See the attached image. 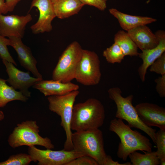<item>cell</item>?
<instances>
[{"label":"cell","mask_w":165,"mask_h":165,"mask_svg":"<svg viewBox=\"0 0 165 165\" xmlns=\"http://www.w3.org/2000/svg\"><path fill=\"white\" fill-rule=\"evenodd\" d=\"M72 141L74 151L92 158L99 165H104L107 155L103 133L99 128L75 131L72 133Z\"/></svg>","instance_id":"3957f363"},{"label":"cell","mask_w":165,"mask_h":165,"mask_svg":"<svg viewBox=\"0 0 165 165\" xmlns=\"http://www.w3.org/2000/svg\"><path fill=\"white\" fill-rule=\"evenodd\" d=\"M4 116L3 112L2 111H0V121L3 120L4 119Z\"/></svg>","instance_id":"836d02e7"},{"label":"cell","mask_w":165,"mask_h":165,"mask_svg":"<svg viewBox=\"0 0 165 165\" xmlns=\"http://www.w3.org/2000/svg\"><path fill=\"white\" fill-rule=\"evenodd\" d=\"M6 82V80L0 78V108L4 107L12 101H27L28 97L20 91H17L12 86H8Z\"/></svg>","instance_id":"ffe728a7"},{"label":"cell","mask_w":165,"mask_h":165,"mask_svg":"<svg viewBox=\"0 0 165 165\" xmlns=\"http://www.w3.org/2000/svg\"><path fill=\"white\" fill-rule=\"evenodd\" d=\"M79 93V91L76 90L63 95L50 96L47 97L50 110L61 117V126L66 136L63 149L67 151L73 150L71 124L74 102Z\"/></svg>","instance_id":"5b68a950"},{"label":"cell","mask_w":165,"mask_h":165,"mask_svg":"<svg viewBox=\"0 0 165 165\" xmlns=\"http://www.w3.org/2000/svg\"><path fill=\"white\" fill-rule=\"evenodd\" d=\"M109 11L118 20L122 28L127 31L139 26L147 25L157 20L156 19L149 17L128 14L115 8L110 9Z\"/></svg>","instance_id":"ac0fdd59"},{"label":"cell","mask_w":165,"mask_h":165,"mask_svg":"<svg viewBox=\"0 0 165 165\" xmlns=\"http://www.w3.org/2000/svg\"><path fill=\"white\" fill-rule=\"evenodd\" d=\"M9 46V39L0 35V57L13 63L15 66L17 64L10 54L7 46Z\"/></svg>","instance_id":"484cf974"},{"label":"cell","mask_w":165,"mask_h":165,"mask_svg":"<svg viewBox=\"0 0 165 165\" xmlns=\"http://www.w3.org/2000/svg\"><path fill=\"white\" fill-rule=\"evenodd\" d=\"M84 5L93 6L101 11L104 10L106 8V2L102 0H79Z\"/></svg>","instance_id":"f546056e"},{"label":"cell","mask_w":165,"mask_h":165,"mask_svg":"<svg viewBox=\"0 0 165 165\" xmlns=\"http://www.w3.org/2000/svg\"><path fill=\"white\" fill-rule=\"evenodd\" d=\"M151 72L161 75L165 74V52H164L150 65Z\"/></svg>","instance_id":"4316f807"},{"label":"cell","mask_w":165,"mask_h":165,"mask_svg":"<svg viewBox=\"0 0 165 165\" xmlns=\"http://www.w3.org/2000/svg\"><path fill=\"white\" fill-rule=\"evenodd\" d=\"M33 161L31 156L20 153L13 155L6 160L0 162V165H28Z\"/></svg>","instance_id":"cb8c5ba5"},{"label":"cell","mask_w":165,"mask_h":165,"mask_svg":"<svg viewBox=\"0 0 165 165\" xmlns=\"http://www.w3.org/2000/svg\"><path fill=\"white\" fill-rule=\"evenodd\" d=\"M39 127L35 121L27 120L18 124L9 137L8 142L13 148L22 146L38 145L46 149L54 148L51 140L39 134Z\"/></svg>","instance_id":"8992f818"},{"label":"cell","mask_w":165,"mask_h":165,"mask_svg":"<svg viewBox=\"0 0 165 165\" xmlns=\"http://www.w3.org/2000/svg\"><path fill=\"white\" fill-rule=\"evenodd\" d=\"M6 68L8 78L6 80L15 90H19L24 95L28 98L31 97L29 88L37 82L42 79L30 76V72L22 71L16 68L12 63L2 60Z\"/></svg>","instance_id":"30bf717a"},{"label":"cell","mask_w":165,"mask_h":165,"mask_svg":"<svg viewBox=\"0 0 165 165\" xmlns=\"http://www.w3.org/2000/svg\"><path fill=\"white\" fill-rule=\"evenodd\" d=\"M39 90L45 96L63 95L72 91L78 90L79 86L71 82H63L53 79L37 82L32 86Z\"/></svg>","instance_id":"2e32d148"},{"label":"cell","mask_w":165,"mask_h":165,"mask_svg":"<svg viewBox=\"0 0 165 165\" xmlns=\"http://www.w3.org/2000/svg\"><path fill=\"white\" fill-rule=\"evenodd\" d=\"M139 117L147 126L165 130V109L157 105L143 102L135 107Z\"/></svg>","instance_id":"4fadbf2b"},{"label":"cell","mask_w":165,"mask_h":165,"mask_svg":"<svg viewBox=\"0 0 165 165\" xmlns=\"http://www.w3.org/2000/svg\"><path fill=\"white\" fill-rule=\"evenodd\" d=\"M8 38L9 46L12 47L16 52L18 59L21 66L31 72L35 77L43 79L42 75L37 69V62L33 56L31 49L23 43L20 38Z\"/></svg>","instance_id":"5bb4252c"},{"label":"cell","mask_w":165,"mask_h":165,"mask_svg":"<svg viewBox=\"0 0 165 165\" xmlns=\"http://www.w3.org/2000/svg\"><path fill=\"white\" fill-rule=\"evenodd\" d=\"M101 76L100 61L97 54L93 51L82 49L75 79L84 86H94L99 83Z\"/></svg>","instance_id":"ba28073f"},{"label":"cell","mask_w":165,"mask_h":165,"mask_svg":"<svg viewBox=\"0 0 165 165\" xmlns=\"http://www.w3.org/2000/svg\"><path fill=\"white\" fill-rule=\"evenodd\" d=\"M155 34L159 39L158 45L153 48L142 50L138 53V56L143 61L142 64L138 70L140 78L142 82L145 80L148 68L165 51V31L158 30Z\"/></svg>","instance_id":"9a60e30c"},{"label":"cell","mask_w":165,"mask_h":165,"mask_svg":"<svg viewBox=\"0 0 165 165\" xmlns=\"http://www.w3.org/2000/svg\"><path fill=\"white\" fill-rule=\"evenodd\" d=\"M82 49L80 44L75 41L67 47L59 57L53 70L52 75L53 79L67 82L75 79Z\"/></svg>","instance_id":"52a82bcc"},{"label":"cell","mask_w":165,"mask_h":165,"mask_svg":"<svg viewBox=\"0 0 165 165\" xmlns=\"http://www.w3.org/2000/svg\"><path fill=\"white\" fill-rule=\"evenodd\" d=\"M156 84V91L160 97H165V74L159 77L155 80Z\"/></svg>","instance_id":"f1b7e54d"},{"label":"cell","mask_w":165,"mask_h":165,"mask_svg":"<svg viewBox=\"0 0 165 165\" xmlns=\"http://www.w3.org/2000/svg\"><path fill=\"white\" fill-rule=\"evenodd\" d=\"M31 15H4L0 13V35L8 38H22L27 25L32 20Z\"/></svg>","instance_id":"7c38bea8"},{"label":"cell","mask_w":165,"mask_h":165,"mask_svg":"<svg viewBox=\"0 0 165 165\" xmlns=\"http://www.w3.org/2000/svg\"><path fill=\"white\" fill-rule=\"evenodd\" d=\"M142 154L137 151H134L128 156L132 165H158L160 160L158 158L156 151L143 152Z\"/></svg>","instance_id":"7402d4cb"},{"label":"cell","mask_w":165,"mask_h":165,"mask_svg":"<svg viewBox=\"0 0 165 165\" xmlns=\"http://www.w3.org/2000/svg\"><path fill=\"white\" fill-rule=\"evenodd\" d=\"M110 99L113 101L117 107L116 118L126 120L131 128L139 129L146 133L155 144L156 130L148 127L141 120L132 104L133 96H122V91L118 87H113L108 90Z\"/></svg>","instance_id":"277c9868"},{"label":"cell","mask_w":165,"mask_h":165,"mask_svg":"<svg viewBox=\"0 0 165 165\" xmlns=\"http://www.w3.org/2000/svg\"><path fill=\"white\" fill-rule=\"evenodd\" d=\"M28 153L38 165H66L69 162L82 155L74 150L58 151L46 149L41 150L35 146L29 147Z\"/></svg>","instance_id":"9c48e42d"},{"label":"cell","mask_w":165,"mask_h":165,"mask_svg":"<svg viewBox=\"0 0 165 165\" xmlns=\"http://www.w3.org/2000/svg\"><path fill=\"white\" fill-rule=\"evenodd\" d=\"M34 7L38 10L39 16L36 23L31 27L33 33L37 34L51 31L52 22L56 16L51 0H32L29 11Z\"/></svg>","instance_id":"8fae6325"},{"label":"cell","mask_w":165,"mask_h":165,"mask_svg":"<svg viewBox=\"0 0 165 165\" xmlns=\"http://www.w3.org/2000/svg\"><path fill=\"white\" fill-rule=\"evenodd\" d=\"M104 165H131V163L129 162L119 163L118 161H114L110 156L107 155Z\"/></svg>","instance_id":"1f68e13d"},{"label":"cell","mask_w":165,"mask_h":165,"mask_svg":"<svg viewBox=\"0 0 165 165\" xmlns=\"http://www.w3.org/2000/svg\"><path fill=\"white\" fill-rule=\"evenodd\" d=\"M66 165H99L92 158L86 156H82L74 159Z\"/></svg>","instance_id":"83f0119b"},{"label":"cell","mask_w":165,"mask_h":165,"mask_svg":"<svg viewBox=\"0 0 165 165\" xmlns=\"http://www.w3.org/2000/svg\"><path fill=\"white\" fill-rule=\"evenodd\" d=\"M102 0L106 2L107 0Z\"/></svg>","instance_id":"d590c367"},{"label":"cell","mask_w":165,"mask_h":165,"mask_svg":"<svg viewBox=\"0 0 165 165\" xmlns=\"http://www.w3.org/2000/svg\"><path fill=\"white\" fill-rule=\"evenodd\" d=\"M147 25H142L127 31L128 35L141 51L156 46L159 39Z\"/></svg>","instance_id":"e0dca14e"},{"label":"cell","mask_w":165,"mask_h":165,"mask_svg":"<svg viewBox=\"0 0 165 165\" xmlns=\"http://www.w3.org/2000/svg\"><path fill=\"white\" fill-rule=\"evenodd\" d=\"M53 3L59 0H51Z\"/></svg>","instance_id":"e575fe53"},{"label":"cell","mask_w":165,"mask_h":165,"mask_svg":"<svg viewBox=\"0 0 165 165\" xmlns=\"http://www.w3.org/2000/svg\"><path fill=\"white\" fill-rule=\"evenodd\" d=\"M53 5L56 17L60 19L77 14L84 6L79 0H59Z\"/></svg>","instance_id":"d6986e66"},{"label":"cell","mask_w":165,"mask_h":165,"mask_svg":"<svg viewBox=\"0 0 165 165\" xmlns=\"http://www.w3.org/2000/svg\"><path fill=\"white\" fill-rule=\"evenodd\" d=\"M131 128L122 120L116 118L112 119L110 123L109 130L116 133L120 140L117 156L124 161H126L129 155L134 151H152V145L149 139Z\"/></svg>","instance_id":"6da1fadb"},{"label":"cell","mask_w":165,"mask_h":165,"mask_svg":"<svg viewBox=\"0 0 165 165\" xmlns=\"http://www.w3.org/2000/svg\"><path fill=\"white\" fill-rule=\"evenodd\" d=\"M8 12L5 0H0V13L6 14Z\"/></svg>","instance_id":"d6a6232c"},{"label":"cell","mask_w":165,"mask_h":165,"mask_svg":"<svg viewBox=\"0 0 165 165\" xmlns=\"http://www.w3.org/2000/svg\"><path fill=\"white\" fill-rule=\"evenodd\" d=\"M102 54L108 62L113 64L120 63L125 56L119 46L115 42L105 50Z\"/></svg>","instance_id":"603a6c76"},{"label":"cell","mask_w":165,"mask_h":165,"mask_svg":"<svg viewBox=\"0 0 165 165\" xmlns=\"http://www.w3.org/2000/svg\"><path fill=\"white\" fill-rule=\"evenodd\" d=\"M105 118V110L101 102L90 98L74 105L71 129L76 131L99 128L103 125Z\"/></svg>","instance_id":"7a4b0ae2"},{"label":"cell","mask_w":165,"mask_h":165,"mask_svg":"<svg viewBox=\"0 0 165 165\" xmlns=\"http://www.w3.org/2000/svg\"><path fill=\"white\" fill-rule=\"evenodd\" d=\"M155 144L157 147L156 151L160 161H165V130L160 129L156 133Z\"/></svg>","instance_id":"d4e9b609"},{"label":"cell","mask_w":165,"mask_h":165,"mask_svg":"<svg viewBox=\"0 0 165 165\" xmlns=\"http://www.w3.org/2000/svg\"><path fill=\"white\" fill-rule=\"evenodd\" d=\"M114 42L119 46L125 56H138V47L127 32L118 31L115 35Z\"/></svg>","instance_id":"44dd1931"},{"label":"cell","mask_w":165,"mask_h":165,"mask_svg":"<svg viewBox=\"0 0 165 165\" xmlns=\"http://www.w3.org/2000/svg\"><path fill=\"white\" fill-rule=\"evenodd\" d=\"M22 0H5L8 12L13 11L18 3Z\"/></svg>","instance_id":"4dcf8cb0"}]
</instances>
